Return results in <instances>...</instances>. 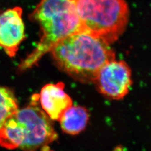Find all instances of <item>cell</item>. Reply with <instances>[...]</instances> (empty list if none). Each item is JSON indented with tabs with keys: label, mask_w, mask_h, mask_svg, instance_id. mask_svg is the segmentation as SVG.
Returning a JSON list of instances; mask_svg holds the SVG:
<instances>
[{
	"label": "cell",
	"mask_w": 151,
	"mask_h": 151,
	"mask_svg": "<svg viewBox=\"0 0 151 151\" xmlns=\"http://www.w3.org/2000/svg\"><path fill=\"white\" fill-rule=\"evenodd\" d=\"M93 83L104 96L113 100L122 99L132 83L130 68L124 61L111 60L99 70Z\"/></svg>",
	"instance_id": "5b68a950"
},
{
	"label": "cell",
	"mask_w": 151,
	"mask_h": 151,
	"mask_svg": "<svg viewBox=\"0 0 151 151\" xmlns=\"http://www.w3.org/2000/svg\"><path fill=\"white\" fill-rule=\"evenodd\" d=\"M17 110L18 104L13 92L7 88L0 86V128Z\"/></svg>",
	"instance_id": "9c48e42d"
},
{
	"label": "cell",
	"mask_w": 151,
	"mask_h": 151,
	"mask_svg": "<svg viewBox=\"0 0 151 151\" xmlns=\"http://www.w3.org/2000/svg\"><path fill=\"white\" fill-rule=\"evenodd\" d=\"M62 82L48 84L42 88L39 95L44 113L52 120L60 121L65 112L72 106V101L64 91Z\"/></svg>",
	"instance_id": "52a82bcc"
},
{
	"label": "cell",
	"mask_w": 151,
	"mask_h": 151,
	"mask_svg": "<svg viewBox=\"0 0 151 151\" xmlns=\"http://www.w3.org/2000/svg\"><path fill=\"white\" fill-rule=\"evenodd\" d=\"M60 70L77 81L91 83L104 65L115 60L110 45L86 32L63 39L51 50Z\"/></svg>",
	"instance_id": "6da1fadb"
},
{
	"label": "cell",
	"mask_w": 151,
	"mask_h": 151,
	"mask_svg": "<svg viewBox=\"0 0 151 151\" xmlns=\"http://www.w3.org/2000/svg\"><path fill=\"white\" fill-rule=\"evenodd\" d=\"M39 25L42 35L37 48L19 65L21 70L36 65L60 40L85 32L78 15L75 0H42L30 15Z\"/></svg>",
	"instance_id": "7a4b0ae2"
},
{
	"label": "cell",
	"mask_w": 151,
	"mask_h": 151,
	"mask_svg": "<svg viewBox=\"0 0 151 151\" xmlns=\"http://www.w3.org/2000/svg\"><path fill=\"white\" fill-rule=\"evenodd\" d=\"M89 115L86 108L81 106H72L60 120L61 128L68 134H78L86 128Z\"/></svg>",
	"instance_id": "ba28073f"
},
{
	"label": "cell",
	"mask_w": 151,
	"mask_h": 151,
	"mask_svg": "<svg viewBox=\"0 0 151 151\" xmlns=\"http://www.w3.org/2000/svg\"><path fill=\"white\" fill-rule=\"evenodd\" d=\"M85 32L111 44L125 30L129 17L125 0H75Z\"/></svg>",
	"instance_id": "3957f363"
},
{
	"label": "cell",
	"mask_w": 151,
	"mask_h": 151,
	"mask_svg": "<svg viewBox=\"0 0 151 151\" xmlns=\"http://www.w3.org/2000/svg\"><path fill=\"white\" fill-rule=\"evenodd\" d=\"M37 100L34 96L28 106L14 114L22 129L23 142L20 148L23 151L42 150L58 137L51 119L38 106Z\"/></svg>",
	"instance_id": "277c9868"
},
{
	"label": "cell",
	"mask_w": 151,
	"mask_h": 151,
	"mask_svg": "<svg viewBox=\"0 0 151 151\" xmlns=\"http://www.w3.org/2000/svg\"><path fill=\"white\" fill-rule=\"evenodd\" d=\"M25 38L22 10L16 7L0 13V47L12 57Z\"/></svg>",
	"instance_id": "8992f818"
}]
</instances>
